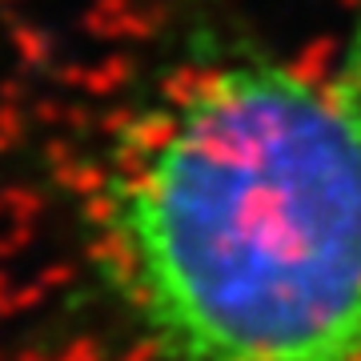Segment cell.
<instances>
[{
  "label": "cell",
  "mask_w": 361,
  "mask_h": 361,
  "mask_svg": "<svg viewBox=\"0 0 361 361\" xmlns=\"http://www.w3.org/2000/svg\"><path fill=\"white\" fill-rule=\"evenodd\" d=\"M89 241L153 361H361V0L322 52L177 25L97 149Z\"/></svg>",
  "instance_id": "cell-1"
}]
</instances>
